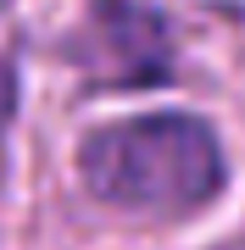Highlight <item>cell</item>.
I'll return each mask as SVG.
<instances>
[{"instance_id":"cell-1","label":"cell","mask_w":245,"mask_h":250,"mask_svg":"<svg viewBox=\"0 0 245 250\" xmlns=\"http://www.w3.org/2000/svg\"><path fill=\"white\" fill-rule=\"evenodd\" d=\"M78 172L106 206L139 217H190L223 189V150L200 117L151 111L84 139Z\"/></svg>"}]
</instances>
